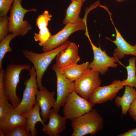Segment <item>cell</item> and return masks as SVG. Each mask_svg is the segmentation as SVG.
<instances>
[{
	"label": "cell",
	"instance_id": "cell-26",
	"mask_svg": "<svg viewBox=\"0 0 136 136\" xmlns=\"http://www.w3.org/2000/svg\"><path fill=\"white\" fill-rule=\"evenodd\" d=\"M9 17L8 16L0 17V42L9 34Z\"/></svg>",
	"mask_w": 136,
	"mask_h": 136
},
{
	"label": "cell",
	"instance_id": "cell-10",
	"mask_svg": "<svg viewBox=\"0 0 136 136\" xmlns=\"http://www.w3.org/2000/svg\"><path fill=\"white\" fill-rule=\"evenodd\" d=\"M57 77V97L53 108L58 112L64 105L68 95L74 91V82L66 78L60 72L55 64L52 67Z\"/></svg>",
	"mask_w": 136,
	"mask_h": 136
},
{
	"label": "cell",
	"instance_id": "cell-27",
	"mask_svg": "<svg viewBox=\"0 0 136 136\" xmlns=\"http://www.w3.org/2000/svg\"><path fill=\"white\" fill-rule=\"evenodd\" d=\"M15 0H0V17L7 16L11 8V5Z\"/></svg>",
	"mask_w": 136,
	"mask_h": 136
},
{
	"label": "cell",
	"instance_id": "cell-23",
	"mask_svg": "<svg viewBox=\"0 0 136 136\" xmlns=\"http://www.w3.org/2000/svg\"><path fill=\"white\" fill-rule=\"evenodd\" d=\"M9 101L5 94L0 95V120L5 118L14 107Z\"/></svg>",
	"mask_w": 136,
	"mask_h": 136
},
{
	"label": "cell",
	"instance_id": "cell-15",
	"mask_svg": "<svg viewBox=\"0 0 136 136\" xmlns=\"http://www.w3.org/2000/svg\"><path fill=\"white\" fill-rule=\"evenodd\" d=\"M78 47L74 43L70 42L67 47L61 51L56 58V65L60 68L77 64L80 60Z\"/></svg>",
	"mask_w": 136,
	"mask_h": 136
},
{
	"label": "cell",
	"instance_id": "cell-3",
	"mask_svg": "<svg viewBox=\"0 0 136 136\" xmlns=\"http://www.w3.org/2000/svg\"><path fill=\"white\" fill-rule=\"evenodd\" d=\"M31 67L29 64H10L7 66L3 77L5 95L8 100L15 107L21 102L17 96L16 89L20 81V75L24 70H29Z\"/></svg>",
	"mask_w": 136,
	"mask_h": 136
},
{
	"label": "cell",
	"instance_id": "cell-4",
	"mask_svg": "<svg viewBox=\"0 0 136 136\" xmlns=\"http://www.w3.org/2000/svg\"><path fill=\"white\" fill-rule=\"evenodd\" d=\"M22 0H15L10 11L9 16V33H11L16 36H23L32 29L31 25L27 20H24V16L27 13L37 12L34 8L27 9L22 6Z\"/></svg>",
	"mask_w": 136,
	"mask_h": 136
},
{
	"label": "cell",
	"instance_id": "cell-31",
	"mask_svg": "<svg viewBox=\"0 0 136 136\" xmlns=\"http://www.w3.org/2000/svg\"><path fill=\"white\" fill-rule=\"evenodd\" d=\"M116 0L117 2H121L123 1L124 0Z\"/></svg>",
	"mask_w": 136,
	"mask_h": 136
},
{
	"label": "cell",
	"instance_id": "cell-16",
	"mask_svg": "<svg viewBox=\"0 0 136 136\" xmlns=\"http://www.w3.org/2000/svg\"><path fill=\"white\" fill-rule=\"evenodd\" d=\"M15 108L14 107L5 117L0 120V131L5 135L17 126L22 125L25 127L26 126V119L18 113Z\"/></svg>",
	"mask_w": 136,
	"mask_h": 136
},
{
	"label": "cell",
	"instance_id": "cell-22",
	"mask_svg": "<svg viewBox=\"0 0 136 136\" xmlns=\"http://www.w3.org/2000/svg\"><path fill=\"white\" fill-rule=\"evenodd\" d=\"M16 36L13 33H9L5 39L0 42V69H3L2 62L5 55L6 53L12 51L10 46V43Z\"/></svg>",
	"mask_w": 136,
	"mask_h": 136
},
{
	"label": "cell",
	"instance_id": "cell-21",
	"mask_svg": "<svg viewBox=\"0 0 136 136\" xmlns=\"http://www.w3.org/2000/svg\"><path fill=\"white\" fill-rule=\"evenodd\" d=\"M136 58L132 57L128 60V65L126 66L127 77L126 79L123 81L125 86L127 85L136 89Z\"/></svg>",
	"mask_w": 136,
	"mask_h": 136
},
{
	"label": "cell",
	"instance_id": "cell-25",
	"mask_svg": "<svg viewBox=\"0 0 136 136\" xmlns=\"http://www.w3.org/2000/svg\"><path fill=\"white\" fill-rule=\"evenodd\" d=\"M52 17V15L47 10L45 11L42 14L39 15L36 19V23L39 30L47 27Z\"/></svg>",
	"mask_w": 136,
	"mask_h": 136
},
{
	"label": "cell",
	"instance_id": "cell-24",
	"mask_svg": "<svg viewBox=\"0 0 136 136\" xmlns=\"http://www.w3.org/2000/svg\"><path fill=\"white\" fill-rule=\"evenodd\" d=\"M48 28L46 27L39 30L38 33H34V39L36 42H39V45L43 46L51 36Z\"/></svg>",
	"mask_w": 136,
	"mask_h": 136
},
{
	"label": "cell",
	"instance_id": "cell-30",
	"mask_svg": "<svg viewBox=\"0 0 136 136\" xmlns=\"http://www.w3.org/2000/svg\"><path fill=\"white\" fill-rule=\"evenodd\" d=\"M118 136H136V128L129 130L124 133L118 135Z\"/></svg>",
	"mask_w": 136,
	"mask_h": 136
},
{
	"label": "cell",
	"instance_id": "cell-14",
	"mask_svg": "<svg viewBox=\"0 0 136 136\" xmlns=\"http://www.w3.org/2000/svg\"><path fill=\"white\" fill-rule=\"evenodd\" d=\"M108 13L116 33L115 40L112 41L106 38L114 43L116 47L114 51L113 57L119 60L123 58L125 55H132L136 56V44L134 46H132L124 39L114 23L111 17V13L110 11Z\"/></svg>",
	"mask_w": 136,
	"mask_h": 136
},
{
	"label": "cell",
	"instance_id": "cell-28",
	"mask_svg": "<svg viewBox=\"0 0 136 136\" xmlns=\"http://www.w3.org/2000/svg\"><path fill=\"white\" fill-rule=\"evenodd\" d=\"M6 136H29L26 132L25 127L22 125L17 126L11 131L5 135Z\"/></svg>",
	"mask_w": 136,
	"mask_h": 136
},
{
	"label": "cell",
	"instance_id": "cell-19",
	"mask_svg": "<svg viewBox=\"0 0 136 136\" xmlns=\"http://www.w3.org/2000/svg\"><path fill=\"white\" fill-rule=\"evenodd\" d=\"M71 2L66 10V15L63 23L76 24L83 21L84 19L80 17L81 8L84 3L82 0H71Z\"/></svg>",
	"mask_w": 136,
	"mask_h": 136
},
{
	"label": "cell",
	"instance_id": "cell-6",
	"mask_svg": "<svg viewBox=\"0 0 136 136\" xmlns=\"http://www.w3.org/2000/svg\"><path fill=\"white\" fill-rule=\"evenodd\" d=\"M29 71L30 76L28 79L25 80V88L21 102L15 109L20 114L23 115L28 113L33 108L36 103V98L38 88L37 74L34 66Z\"/></svg>",
	"mask_w": 136,
	"mask_h": 136
},
{
	"label": "cell",
	"instance_id": "cell-11",
	"mask_svg": "<svg viewBox=\"0 0 136 136\" xmlns=\"http://www.w3.org/2000/svg\"><path fill=\"white\" fill-rule=\"evenodd\" d=\"M124 86L123 81L115 80L109 85L97 87L88 100L95 104L112 100L115 97L119 91Z\"/></svg>",
	"mask_w": 136,
	"mask_h": 136
},
{
	"label": "cell",
	"instance_id": "cell-8",
	"mask_svg": "<svg viewBox=\"0 0 136 136\" xmlns=\"http://www.w3.org/2000/svg\"><path fill=\"white\" fill-rule=\"evenodd\" d=\"M85 35L88 38L93 51L94 58L93 61L89 63L88 68L104 75L109 67L116 68L118 64L116 63H120L118 60L114 57L108 55L105 50H102L100 47H97L92 42L89 36L87 29Z\"/></svg>",
	"mask_w": 136,
	"mask_h": 136
},
{
	"label": "cell",
	"instance_id": "cell-18",
	"mask_svg": "<svg viewBox=\"0 0 136 136\" xmlns=\"http://www.w3.org/2000/svg\"><path fill=\"white\" fill-rule=\"evenodd\" d=\"M125 86L123 95L116 97L115 99L116 106L121 109V116L126 115L131 104L136 99V89L127 85Z\"/></svg>",
	"mask_w": 136,
	"mask_h": 136
},
{
	"label": "cell",
	"instance_id": "cell-5",
	"mask_svg": "<svg viewBox=\"0 0 136 136\" xmlns=\"http://www.w3.org/2000/svg\"><path fill=\"white\" fill-rule=\"evenodd\" d=\"M95 105L74 91L66 98L62 110L63 116L72 121L91 111Z\"/></svg>",
	"mask_w": 136,
	"mask_h": 136
},
{
	"label": "cell",
	"instance_id": "cell-1",
	"mask_svg": "<svg viewBox=\"0 0 136 136\" xmlns=\"http://www.w3.org/2000/svg\"><path fill=\"white\" fill-rule=\"evenodd\" d=\"M71 126L73 130L71 136L94 135L103 129L104 120L96 110L93 109L72 121Z\"/></svg>",
	"mask_w": 136,
	"mask_h": 136
},
{
	"label": "cell",
	"instance_id": "cell-9",
	"mask_svg": "<svg viewBox=\"0 0 136 136\" xmlns=\"http://www.w3.org/2000/svg\"><path fill=\"white\" fill-rule=\"evenodd\" d=\"M86 18L77 24L69 23L65 25L60 31L55 35H51L48 41L43 45L42 50L47 52L53 49L66 41L73 33L79 30H86L87 27Z\"/></svg>",
	"mask_w": 136,
	"mask_h": 136
},
{
	"label": "cell",
	"instance_id": "cell-7",
	"mask_svg": "<svg viewBox=\"0 0 136 136\" xmlns=\"http://www.w3.org/2000/svg\"><path fill=\"white\" fill-rule=\"evenodd\" d=\"M99 74L88 68L81 77L74 82V91L88 100L95 89L101 84Z\"/></svg>",
	"mask_w": 136,
	"mask_h": 136
},
{
	"label": "cell",
	"instance_id": "cell-12",
	"mask_svg": "<svg viewBox=\"0 0 136 136\" xmlns=\"http://www.w3.org/2000/svg\"><path fill=\"white\" fill-rule=\"evenodd\" d=\"M55 94L54 91L49 92L45 86L37 91L36 102H38L39 104L41 110V115L44 123L48 119L51 108L55 106L56 101Z\"/></svg>",
	"mask_w": 136,
	"mask_h": 136
},
{
	"label": "cell",
	"instance_id": "cell-13",
	"mask_svg": "<svg viewBox=\"0 0 136 136\" xmlns=\"http://www.w3.org/2000/svg\"><path fill=\"white\" fill-rule=\"evenodd\" d=\"M54 108L49 112V121L47 125L43 126L42 131L50 136H58L66 127V120L65 117L60 116Z\"/></svg>",
	"mask_w": 136,
	"mask_h": 136
},
{
	"label": "cell",
	"instance_id": "cell-32",
	"mask_svg": "<svg viewBox=\"0 0 136 136\" xmlns=\"http://www.w3.org/2000/svg\"><path fill=\"white\" fill-rule=\"evenodd\" d=\"M83 2L84 3L86 1V0H82Z\"/></svg>",
	"mask_w": 136,
	"mask_h": 136
},
{
	"label": "cell",
	"instance_id": "cell-29",
	"mask_svg": "<svg viewBox=\"0 0 136 136\" xmlns=\"http://www.w3.org/2000/svg\"><path fill=\"white\" fill-rule=\"evenodd\" d=\"M128 112L130 117L136 122V99L131 104Z\"/></svg>",
	"mask_w": 136,
	"mask_h": 136
},
{
	"label": "cell",
	"instance_id": "cell-17",
	"mask_svg": "<svg viewBox=\"0 0 136 136\" xmlns=\"http://www.w3.org/2000/svg\"><path fill=\"white\" fill-rule=\"evenodd\" d=\"M40 109L38 103L36 102L33 107L29 112L22 115L27 119V123L25 129L27 133L30 136L37 135V130L35 128V125L37 122H40L43 126L46 125L41 117Z\"/></svg>",
	"mask_w": 136,
	"mask_h": 136
},
{
	"label": "cell",
	"instance_id": "cell-2",
	"mask_svg": "<svg viewBox=\"0 0 136 136\" xmlns=\"http://www.w3.org/2000/svg\"><path fill=\"white\" fill-rule=\"evenodd\" d=\"M70 42L66 41L53 49L41 53L26 50H22V52L25 57L33 65L37 74V81L40 90L43 87L42 79L47 67L57 54L67 47Z\"/></svg>",
	"mask_w": 136,
	"mask_h": 136
},
{
	"label": "cell",
	"instance_id": "cell-20",
	"mask_svg": "<svg viewBox=\"0 0 136 136\" xmlns=\"http://www.w3.org/2000/svg\"><path fill=\"white\" fill-rule=\"evenodd\" d=\"M89 62H86L77 64H76L60 68V72L67 78L75 81L82 75L88 68Z\"/></svg>",
	"mask_w": 136,
	"mask_h": 136
}]
</instances>
